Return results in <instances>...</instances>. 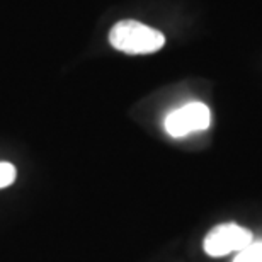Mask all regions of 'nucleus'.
<instances>
[{"label":"nucleus","mask_w":262,"mask_h":262,"mask_svg":"<svg viewBox=\"0 0 262 262\" xmlns=\"http://www.w3.org/2000/svg\"><path fill=\"white\" fill-rule=\"evenodd\" d=\"M109 43L113 48L128 55H148L164 48L165 36L138 20L126 19L113 26Z\"/></svg>","instance_id":"1"},{"label":"nucleus","mask_w":262,"mask_h":262,"mask_svg":"<svg viewBox=\"0 0 262 262\" xmlns=\"http://www.w3.org/2000/svg\"><path fill=\"white\" fill-rule=\"evenodd\" d=\"M15 181V167L9 162H0V189L14 184Z\"/></svg>","instance_id":"5"},{"label":"nucleus","mask_w":262,"mask_h":262,"mask_svg":"<svg viewBox=\"0 0 262 262\" xmlns=\"http://www.w3.org/2000/svg\"><path fill=\"white\" fill-rule=\"evenodd\" d=\"M254 242V235L250 230L240 227L237 223H222L213 230H209L204 237L203 247L204 252L211 257H223L249 247Z\"/></svg>","instance_id":"2"},{"label":"nucleus","mask_w":262,"mask_h":262,"mask_svg":"<svg viewBox=\"0 0 262 262\" xmlns=\"http://www.w3.org/2000/svg\"><path fill=\"white\" fill-rule=\"evenodd\" d=\"M233 262H262V240L252 242L249 247L240 250Z\"/></svg>","instance_id":"4"},{"label":"nucleus","mask_w":262,"mask_h":262,"mask_svg":"<svg viewBox=\"0 0 262 262\" xmlns=\"http://www.w3.org/2000/svg\"><path fill=\"white\" fill-rule=\"evenodd\" d=\"M211 114L206 104L203 102H189L176 111H172L165 118V131L172 138H182V136L203 131L209 128Z\"/></svg>","instance_id":"3"}]
</instances>
